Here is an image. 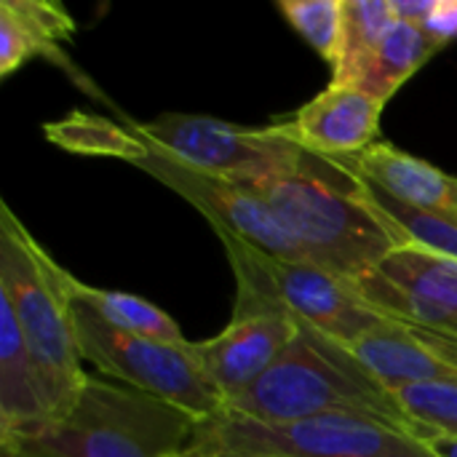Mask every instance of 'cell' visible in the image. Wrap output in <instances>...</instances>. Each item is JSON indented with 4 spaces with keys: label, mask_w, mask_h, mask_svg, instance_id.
Segmentation results:
<instances>
[{
    "label": "cell",
    "mask_w": 457,
    "mask_h": 457,
    "mask_svg": "<svg viewBox=\"0 0 457 457\" xmlns=\"http://www.w3.org/2000/svg\"><path fill=\"white\" fill-rule=\"evenodd\" d=\"M295 335L297 319L287 311L236 292L230 324L220 335L195 343V353L206 378L228 404L278 361Z\"/></svg>",
    "instance_id": "obj_11"
},
{
    "label": "cell",
    "mask_w": 457,
    "mask_h": 457,
    "mask_svg": "<svg viewBox=\"0 0 457 457\" xmlns=\"http://www.w3.org/2000/svg\"><path fill=\"white\" fill-rule=\"evenodd\" d=\"M171 457H206V455H198V453H193V450L187 447V450H182V453H177V455H171Z\"/></svg>",
    "instance_id": "obj_26"
},
{
    "label": "cell",
    "mask_w": 457,
    "mask_h": 457,
    "mask_svg": "<svg viewBox=\"0 0 457 457\" xmlns=\"http://www.w3.org/2000/svg\"><path fill=\"white\" fill-rule=\"evenodd\" d=\"M442 48L445 46L436 37H431L423 27L396 21L353 88H361L386 104Z\"/></svg>",
    "instance_id": "obj_18"
},
{
    "label": "cell",
    "mask_w": 457,
    "mask_h": 457,
    "mask_svg": "<svg viewBox=\"0 0 457 457\" xmlns=\"http://www.w3.org/2000/svg\"><path fill=\"white\" fill-rule=\"evenodd\" d=\"M67 289H70V300L75 305L86 308L88 313H94L99 321H104L107 327H112L118 332L147 337V340H163V343H187L182 337L177 321L169 313H163L161 308H155L153 303H147L137 295L86 287L75 276L67 278Z\"/></svg>",
    "instance_id": "obj_17"
},
{
    "label": "cell",
    "mask_w": 457,
    "mask_h": 457,
    "mask_svg": "<svg viewBox=\"0 0 457 457\" xmlns=\"http://www.w3.org/2000/svg\"><path fill=\"white\" fill-rule=\"evenodd\" d=\"M353 287L394 321L457 337V260L453 257L404 244Z\"/></svg>",
    "instance_id": "obj_10"
},
{
    "label": "cell",
    "mask_w": 457,
    "mask_h": 457,
    "mask_svg": "<svg viewBox=\"0 0 457 457\" xmlns=\"http://www.w3.org/2000/svg\"><path fill=\"white\" fill-rule=\"evenodd\" d=\"M345 174V171H343ZM353 182V190L359 193V198L402 238V244H412L445 257L457 260V222L455 220H445L436 214H426L418 212L412 206L399 204L396 198H391L388 193L378 190L375 185L348 174Z\"/></svg>",
    "instance_id": "obj_20"
},
{
    "label": "cell",
    "mask_w": 457,
    "mask_h": 457,
    "mask_svg": "<svg viewBox=\"0 0 457 457\" xmlns=\"http://www.w3.org/2000/svg\"><path fill=\"white\" fill-rule=\"evenodd\" d=\"M214 233L233 268L238 295L281 308L300 324L345 348L394 321L372 308L351 281L313 262L273 257L222 228H214Z\"/></svg>",
    "instance_id": "obj_5"
},
{
    "label": "cell",
    "mask_w": 457,
    "mask_h": 457,
    "mask_svg": "<svg viewBox=\"0 0 457 457\" xmlns=\"http://www.w3.org/2000/svg\"><path fill=\"white\" fill-rule=\"evenodd\" d=\"M225 412L257 423H295L319 415H361L394 426L415 439L431 431L412 420L351 348L324 337L297 321V335L278 361L241 396L225 404Z\"/></svg>",
    "instance_id": "obj_1"
},
{
    "label": "cell",
    "mask_w": 457,
    "mask_h": 457,
    "mask_svg": "<svg viewBox=\"0 0 457 457\" xmlns=\"http://www.w3.org/2000/svg\"><path fill=\"white\" fill-rule=\"evenodd\" d=\"M198 420L174 404L88 375L59 412L0 439V457H171L190 447Z\"/></svg>",
    "instance_id": "obj_2"
},
{
    "label": "cell",
    "mask_w": 457,
    "mask_h": 457,
    "mask_svg": "<svg viewBox=\"0 0 457 457\" xmlns=\"http://www.w3.org/2000/svg\"><path fill=\"white\" fill-rule=\"evenodd\" d=\"M351 353L388 388L399 391L418 383L453 380L457 370L445 361L418 332L404 321H388L386 327L364 335L351 345Z\"/></svg>",
    "instance_id": "obj_14"
},
{
    "label": "cell",
    "mask_w": 457,
    "mask_h": 457,
    "mask_svg": "<svg viewBox=\"0 0 457 457\" xmlns=\"http://www.w3.org/2000/svg\"><path fill=\"white\" fill-rule=\"evenodd\" d=\"M329 163L375 185L404 206L457 222V177L391 142H378L359 155L332 158Z\"/></svg>",
    "instance_id": "obj_13"
},
{
    "label": "cell",
    "mask_w": 457,
    "mask_h": 457,
    "mask_svg": "<svg viewBox=\"0 0 457 457\" xmlns=\"http://www.w3.org/2000/svg\"><path fill=\"white\" fill-rule=\"evenodd\" d=\"M278 217L308 262L345 278L380 268L402 238L359 198L348 174L324 158L308 155L297 171L241 185Z\"/></svg>",
    "instance_id": "obj_3"
},
{
    "label": "cell",
    "mask_w": 457,
    "mask_h": 457,
    "mask_svg": "<svg viewBox=\"0 0 457 457\" xmlns=\"http://www.w3.org/2000/svg\"><path fill=\"white\" fill-rule=\"evenodd\" d=\"M190 450L206 457H434L420 439L361 415L257 423L225 410L198 423Z\"/></svg>",
    "instance_id": "obj_6"
},
{
    "label": "cell",
    "mask_w": 457,
    "mask_h": 457,
    "mask_svg": "<svg viewBox=\"0 0 457 457\" xmlns=\"http://www.w3.org/2000/svg\"><path fill=\"white\" fill-rule=\"evenodd\" d=\"M423 29L431 37H436L442 46L457 40V0H436Z\"/></svg>",
    "instance_id": "obj_23"
},
{
    "label": "cell",
    "mask_w": 457,
    "mask_h": 457,
    "mask_svg": "<svg viewBox=\"0 0 457 457\" xmlns=\"http://www.w3.org/2000/svg\"><path fill=\"white\" fill-rule=\"evenodd\" d=\"M147 145L179 163L236 185L297 171L308 153L276 134L273 126L246 129L209 115L163 112L147 123H129Z\"/></svg>",
    "instance_id": "obj_8"
},
{
    "label": "cell",
    "mask_w": 457,
    "mask_h": 457,
    "mask_svg": "<svg viewBox=\"0 0 457 457\" xmlns=\"http://www.w3.org/2000/svg\"><path fill=\"white\" fill-rule=\"evenodd\" d=\"M70 273L0 204V300L13 311L37 367L51 415H59L88 380L72 327Z\"/></svg>",
    "instance_id": "obj_4"
},
{
    "label": "cell",
    "mask_w": 457,
    "mask_h": 457,
    "mask_svg": "<svg viewBox=\"0 0 457 457\" xmlns=\"http://www.w3.org/2000/svg\"><path fill=\"white\" fill-rule=\"evenodd\" d=\"M75 35L70 11L51 0L0 3V75L21 70L29 59L46 56L64 62L62 46Z\"/></svg>",
    "instance_id": "obj_15"
},
{
    "label": "cell",
    "mask_w": 457,
    "mask_h": 457,
    "mask_svg": "<svg viewBox=\"0 0 457 457\" xmlns=\"http://www.w3.org/2000/svg\"><path fill=\"white\" fill-rule=\"evenodd\" d=\"M434 3H436V0H394V13H396L399 21L423 27L426 19H428L431 11H434Z\"/></svg>",
    "instance_id": "obj_24"
},
{
    "label": "cell",
    "mask_w": 457,
    "mask_h": 457,
    "mask_svg": "<svg viewBox=\"0 0 457 457\" xmlns=\"http://www.w3.org/2000/svg\"><path fill=\"white\" fill-rule=\"evenodd\" d=\"M396 21L394 0H345L343 54L337 70L332 72V83L356 86Z\"/></svg>",
    "instance_id": "obj_19"
},
{
    "label": "cell",
    "mask_w": 457,
    "mask_h": 457,
    "mask_svg": "<svg viewBox=\"0 0 457 457\" xmlns=\"http://www.w3.org/2000/svg\"><path fill=\"white\" fill-rule=\"evenodd\" d=\"M72 327L83 364H94L110 380L174 404L198 423L225 410L222 394L198 361L195 343H163L126 335L75 303Z\"/></svg>",
    "instance_id": "obj_7"
},
{
    "label": "cell",
    "mask_w": 457,
    "mask_h": 457,
    "mask_svg": "<svg viewBox=\"0 0 457 457\" xmlns=\"http://www.w3.org/2000/svg\"><path fill=\"white\" fill-rule=\"evenodd\" d=\"M423 445L428 447V453L434 457H457V436L455 434H428L423 439Z\"/></svg>",
    "instance_id": "obj_25"
},
{
    "label": "cell",
    "mask_w": 457,
    "mask_h": 457,
    "mask_svg": "<svg viewBox=\"0 0 457 457\" xmlns=\"http://www.w3.org/2000/svg\"><path fill=\"white\" fill-rule=\"evenodd\" d=\"M104 158L126 161L142 169L145 174L155 177L158 182L179 193L185 201H190L212 222V228H222L246 241L249 246L262 249L273 257L308 262L300 244L287 233L278 217L252 190L179 163L177 158L147 145L129 123L112 126Z\"/></svg>",
    "instance_id": "obj_9"
},
{
    "label": "cell",
    "mask_w": 457,
    "mask_h": 457,
    "mask_svg": "<svg viewBox=\"0 0 457 457\" xmlns=\"http://www.w3.org/2000/svg\"><path fill=\"white\" fill-rule=\"evenodd\" d=\"M289 27L332 67L343 54V8L345 0H281L276 5Z\"/></svg>",
    "instance_id": "obj_21"
},
{
    "label": "cell",
    "mask_w": 457,
    "mask_h": 457,
    "mask_svg": "<svg viewBox=\"0 0 457 457\" xmlns=\"http://www.w3.org/2000/svg\"><path fill=\"white\" fill-rule=\"evenodd\" d=\"M383 102L361 88L329 83L289 120L276 123V134L308 155L332 161L348 158L378 145Z\"/></svg>",
    "instance_id": "obj_12"
},
{
    "label": "cell",
    "mask_w": 457,
    "mask_h": 457,
    "mask_svg": "<svg viewBox=\"0 0 457 457\" xmlns=\"http://www.w3.org/2000/svg\"><path fill=\"white\" fill-rule=\"evenodd\" d=\"M394 394L407 415L426 426L431 434L439 431L457 436V378L407 386Z\"/></svg>",
    "instance_id": "obj_22"
},
{
    "label": "cell",
    "mask_w": 457,
    "mask_h": 457,
    "mask_svg": "<svg viewBox=\"0 0 457 457\" xmlns=\"http://www.w3.org/2000/svg\"><path fill=\"white\" fill-rule=\"evenodd\" d=\"M46 418H51V404L37 367L11 305L0 300V439Z\"/></svg>",
    "instance_id": "obj_16"
}]
</instances>
